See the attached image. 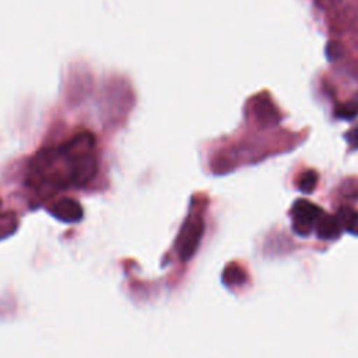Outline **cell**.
I'll list each match as a JSON object with an SVG mask.
<instances>
[{
    "mask_svg": "<svg viewBox=\"0 0 358 358\" xmlns=\"http://www.w3.org/2000/svg\"><path fill=\"white\" fill-rule=\"evenodd\" d=\"M322 214L323 211L316 204L303 199L296 200L291 211L294 231L301 236L309 235L312 229L316 227Z\"/></svg>",
    "mask_w": 358,
    "mask_h": 358,
    "instance_id": "cell-3",
    "label": "cell"
},
{
    "mask_svg": "<svg viewBox=\"0 0 358 358\" xmlns=\"http://www.w3.org/2000/svg\"><path fill=\"white\" fill-rule=\"evenodd\" d=\"M96 171L95 137L92 133L81 130L62 144L41 148L28 164L27 182L36 192L53 193L87 185Z\"/></svg>",
    "mask_w": 358,
    "mask_h": 358,
    "instance_id": "cell-1",
    "label": "cell"
},
{
    "mask_svg": "<svg viewBox=\"0 0 358 358\" xmlns=\"http://www.w3.org/2000/svg\"><path fill=\"white\" fill-rule=\"evenodd\" d=\"M317 179H319L317 172L313 171V169H309V171L302 172V173L298 176L296 186H298V189H299L302 193H310V192H313V189L316 187Z\"/></svg>",
    "mask_w": 358,
    "mask_h": 358,
    "instance_id": "cell-8",
    "label": "cell"
},
{
    "mask_svg": "<svg viewBox=\"0 0 358 358\" xmlns=\"http://www.w3.org/2000/svg\"><path fill=\"white\" fill-rule=\"evenodd\" d=\"M253 112L256 119L260 122L262 126H273L280 120L278 110L271 99L266 95H259L253 101Z\"/></svg>",
    "mask_w": 358,
    "mask_h": 358,
    "instance_id": "cell-5",
    "label": "cell"
},
{
    "mask_svg": "<svg viewBox=\"0 0 358 358\" xmlns=\"http://www.w3.org/2000/svg\"><path fill=\"white\" fill-rule=\"evenodd\" d=\"M352 38H354V43H355V46L358 48V25L355 27V29H354V35H352Z\"/></svg>",
    "mask_w": 358,
    "mask_h": 358,
    "instance_id": "cell-15",
    "label": "cell"
},
{
    "mask_svg": "<svg viewBox=\"0 0 358 358\" xmlns=\"http://www.w3.org/2000/svg\"><path fill=\"white\" fill-rule=\"evenodd\" d=\"M357 115H358V99H351L343 103L337 110V116L343 119H351Z\"/></svg>",
    "mask_w": 358,
    "mask_h": 358,
    "instance_id": "cell-10",
    "label": "cell"
},
{
    "mask_svg": "<svg viewBox=\"0 0 358 358\" xmlns=\"http://www.w3.org/2000/svg\"><path fill=\"white\" fill-rule=\"evenodd\" d=\"M204 234V221L200 215H190L176 239V249L182 260H190Z\"/></svg>",
    "mask_w": 358,
    "mask_h": 358,
    "instance_id": "cell-2",
    "label": "cell"
},
{
    "mask_svg": "<svg viewBox=\"0 0 358 358\" xmlns=\"http://www.w3.org/2000/svg\"><path fill=\"white\" fill-rule=\"evenodd\" d=\"M49 213L63 222H77L83 218V208L78 201L70 197H62L49 206Z\"/></svg>",
    "mask_w": 358,
    "mask_h": 358,
    "instance_id": "cell-4",
    "label": "cell"
},
{
    "mask_svg": "<svg viewBox=\"0 0 358 358\" xmlns=\"http://www.w3.org/2000/svg\"><path fill=\"white\" fill-rule=\"evenodd\" d=\"M341 228L343 227L337 217L326 215L324 213L322 214V217L319 218V221L316 224L317 236L322 239H336L340 235Z\"/></svg>",
    "mask_w": 358,
    "mask_h": 358,
    "instance_id": "cell-6",
    "label": "cell"
},
{
    "mask_svg": "<svg viewBox=\"0 0 358 358\" xmlns=\"http://www.w3.org/2000/svg\"><path fill=\"white\" fill-rule=\"evenodd\" d=\"M337 218H338L341 227H345V229L348 232L358 235V213L345 207V208L340 210Z\"/></svg>",
    "mask_w": 358,
    "mask_h": 358,
    "instance_id": "cell-7",
    "label": "cell"
},
{
    "mask_svg": "<svg viewBox=\"0 0 358 358\" xmlns=\"http://www.w3.org/2000/svg\"><path fill=\"white\" fill-rule=\"evenodd\" d=\"M326 55L329 57V60H336L341 56V46L338 42L336 41H331L327 43L326 46Z\"/></svg>",
    "mask_w": 358,
    "mask_h": 358,
    "instance_id": "cell-12",
    "label": "cell"
},
{
    "mask_svg": "<svg viewBox=\"0 0 358 358\" xmlns=\"http://www.w3.org/2000/svg\"><path fill=\"white\" fill-rule=\"evenodd\" d=\"M224 281L229 285H235V284H241L242 280H245V273L242 268H227L224 271Z\"/></svg>",
    "mask_w": 358,
    "mask_h": 358,
    "instance_id": "cell-11",
    "label": "cell"
},
{
    "mask_svg": "<svg viewBox=\"0 0 358 358\" xmlns=\"http://www.w3.org/2000/svg\"><path fill=\"white\" fill-rule=\"evenodd\" d=\"M17 228V217L13 213L0 214V239L13 234Z\"/></svg>",
    "mask_w": 358,
    "mask_h": 358,
    "instance_id": "cell-9",
    "label": "cell"
},
{
    "mask_svg": "<svg viewBox=\"0 0 358 358\" xmlns=\"http://www.w3.org/2000/svg\"><path fill=\"white\" fill-rule=\"evenodd\" d=\"M347 141L352 145V148H358V129H354L345 134Z\"/></svg>",
    "mask_w": 358,
    "mask_h": 358,
    "instance_id": "cell-13",
    "label": "cell"
},
{
    "mask_svg": "<svg viewBox=\"0 0 358 358\" xmlns=\"http://www.w3.org/2000/svg\"><path fill=\"white\" fill-rule=\"evenodd\" d=\"M317 1H319V4H320L323 8H329V7H331V6H336L338 0H317Z\"/></svg>",
    "mask_w": 358,
    "mask_h": 358,
    "instance_id": "cell-14",
    "label": "cell"
}]
</instances>
